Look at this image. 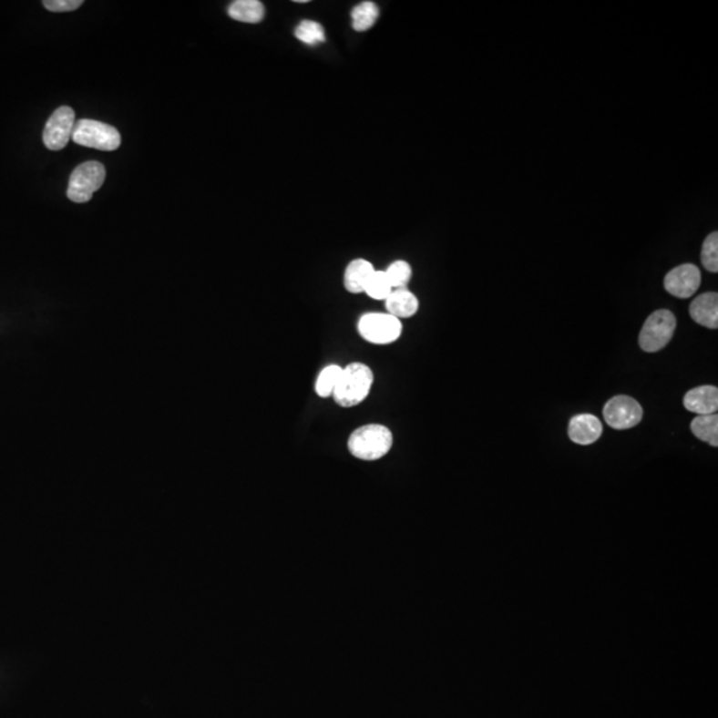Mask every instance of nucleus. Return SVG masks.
I'll use <instances>...</instances> for the list:
<instances>
[{
  "label": "nucleus",
  "mask_w": 718,
  "mask_h": 718,
  "mask_svg": "<svg viewBox=\"0 0 718 718\" xmlns=\"http://www.w3.org/2000/svg\"><path fill=\"white\" fill-rule=\"evenodd\" d=\"M72 140L79 146L112 152L120 147V133L115 127L97 120L77 121L72 132Z\"/></svg>",
  "instance_id": "4"
},
{
  "label": "nucleus",
  "mask_w": 718,
  "mask_h": 718,
  "mask_svg": "<svg viewBox=\"0 0 718 718\" xmlns=\"http://www.w3.org/2000/svg\"><path fill=\"white\" fill-rule=\"evenodd\" d=\"M75 112L71 107L63 106L57 108L46 123L43 131V141L49 150L63 149L72 138L75 128Z\"/></svg>",
  "instance_id": "8"
},
{
  "label": "nucleus",
  "mask_w": 718,
  "mask_h": 718,
  "mask_svg": "<svg viewBox=\"0 0 718 718\" xmlns=\"http://www.w3.org/2000/svg\"><path fill=\"white\" fill-rule=\"evenodd\" d=\"M684 407L697 415H711L718 410V390L714 386H700L689 390L684 396Z\"/></svg>",
  "instance_id": "11"
},
{
  "label": "nucleus",
  "mask_w": 718,
  "mask_h": 718,
  "mask_svg": "<svg viewBox=\"0 0 718 718\" xmlns=\"http://www.w3.org/2000/svg\"><path fill=\"white\" fill-rule=\"evenodd\" d=\"M379 16V8L375 3L362 2L352 11L353 28L358 33L370 30Z\"/></svg>",
  "instance_id": "17"
},
{
  "label": "nucleus",
  "mask_w": 718,
  "mask_h": 718,
  "mask_svg": "<svg viewBox=\"0 0 718 718\" xmlns=\"http://www.w3.org/2000/svg\"><path fill=\"white\" fill-rule=\"evenodd\" d=\"M702 262L703 268L711 273L718 272V233L709 234L703 241L702 249Z\"/></svg>",
  "instance_id": "22"
},
{
  "label": "nucleus",
  "mask_w": 718,
  "mask_h": 718,
  "mask_svg": "<svg viewBox=\"0 0 718 718\" xmlns=\"http://www.w3.org/2000/svg\"><path fill=\"white\" fill-rule=\"evenodd\" d=\"M358 333L367 343L389 344L401 337L402 323L387 313H367L359 318Z\"/></svg>",
  "instance_id": "6"
},
{
  "label": "nucleus",
  "mask_w": 718,
  "mask_h": 718,
  "mask_svg": "<svg viewBox=\"0 0 718 718\" xmlns=\"http://www.w3.org/2000/svg\"><path fill=\"white\" fill-rule=\"evenodd\" d=\"M393 447V433L384 425H364L357 428L347 441L353 456L361 460H378Z\"/></svg>",
  "instance_id": "2"
},
{
  "label": "nucleus",
  "mask_w": 718,
  "mask_h": 718,
  "mask_svg": "<svg viewBox=\"0 0 718 718\" xmlns=\"http://www.w3.org/2000/svg\"><path fill=\"white\" fill-rule=\"evenodd\" d=\"M692 433L694 436L708 442L709 445L717 447L718 446V416L717 414L711 415H697L691 424Z\"/></svg>",
  "instance_id": "16"
},
{
  "label": "nucleus",
  "mask_w": 718,
  "mask_h": 718,
  "mask_svg": "<svg viewBox=\"0 0 718 718\" xmlns=\"http://www.w3.org/2000/svg\"><path fill=\"white\" fill-rule=\"evenodd\" d=\"M374 272L375 269L372 262L364 259L353 260L344 271V289L353 294L364 293V288Z\"/></svg>",
  "instance_id": "13"
},
{
  "label": "nucleus",
  "mask_w": 718,
  "mask_h": 718,
  "mask_svg": "<svg viewBox=\"0 0 718 718\" xmlns=\"http://www.w3.org/2000/svg\"><path fill=\"white\" fill-rule=\"evenodd\" d=\"M106 180V168L97 161H87L75 168L69 178L68 190L67 196L71 201L83 202L89 201L97 190L103 187Z\"/></svg>",
  "instance_id": "5"
},
{
  "label": "nucleus",
  "mask_w": 718,
  "mask_h": 718,
  "mask_svg": "<svg viewBox=\"0 0 718 718\" xmlns=\"http://www.w3.org/2000/svg\"><path fill=\"white\" fill-rule=\"evenodd\" d=\"M603 415L605 422L616 430H628L635 427L642 419V408L636 399L627 395H618L605 404Z\"/></svg>",
  "instance_id": "7"
},
{
  "label": "nucleus",
  "mask_w": 718,
  "mask_h": 718,
  "mask_svg": "<svg viewBox=\"0 0 718 718\" xmlns=\"http://www.w3.org/2000/svg\"><path fill=\"white\" fill-rule=\"evenodd\" d=\"M676 326L677 321L673 313L665 309L652 313L640 332V347L647 353L660 352L671 343Z\"/></svg>",
  "instance_id": "3"
},
{
  "label": "nucleus",
  "mask_w": 718,
  "mask_h": 718,
  "mask_svg": "<svg viewBox=\"0 0 718 718\" xmlns=\"http://www.w3.org/2000/svg\"><path fill=\"white\" fill-rule=\"evenodd\" d=\"M45 7L52 13H69L83 5L82 0H46Z\"/></svg>",
  "instance_id": "23"
},
{
  "label": "nucleus",
  "mask_w": 718,
  "mask_h": 718,
  "mask_svg": "<svg viewBox=\"0 0 718 718\" xmlns=\"http://www.w3.org/2000/svg\"><path fill=\"white\" fill-rule=\"evenodd\" d=\"M294 35L300 42L308 46H317L326 42L325 30L320 23L314 22V20H303L295 27Z\"/></svg>",
  "instance_id": "18"
},
{
  "label": "nucleus",
  "mask_w": 718,
  "mask_h": 718,
  "mask_svg": "<svg viewBox=\"0 0 718 718\" xmlns=\"http://www.w3.org/2000/svg\"><path fill=\"white\" fill-rule=\"evenodd\" d=\"M387 314L395 318H410L419 309V301L407 289H395L386 298Z\"/></svg>",
  "instance_id": "14"
},
{
  "label": "nucleus",
  "mask_w": 718,
  "mask_h": 718,
  "mask_svg": "<svg viewBox=\"0 0 718 718\" xmlns=\"http://www.w3.org/2000/svg\"><path fill=\"white\" fill-rule=\"evenodd\" d=\"M702 285V272L693 263H682L672 269L665 276L664 286L668 293L677 298L692 297Z\"/></svg>",
  "instance_id": "9"
},
{
  "label": "nucleus",
  "mask_w": 718,
  "mask_h": 718,
  "mask_svg": "<svg viewBox=\"0 0 718 718\" xmlns=\"http://www.w3.org/2000/svg\"><path fill=\"white\" fill-rule=\"evenodd\" d=\"M341 372H343V367L338 366V364H330V366L325 367L320 373L317 382H315V393L321 398H327V396L332 395L333 392H334L335 385L340 379Z\"/></svg>",
  "instance_id": "19"
},
{
  "label": "nucleus",
  "mask_w": 718,
  "mask_h": 718,
  "mask_svg": "<svg viewBox=\"0 0 718 718\" xmlns=\"http://www.w3.org/2000/svg\"><path fill=\"white\" fill-rule=\"evenodd\" d=\"M392 292V285H390L389 280H387L386 274H385V271H375L374 274L370 278L369 282H367L364 293L369 295L373 300H386Z\"/></svg>",
  "instance_id": "20"
},
{
  "label": "nucleus",
  "mask_w": 718,
  "mask_h": 718,
  "mask_svg": "<svg viewBox=\"0 0 718 718\" xmlns=\"http://www.w3.org/2000/svg\"><path fill=\"white\" fill-rule=\"evenodd\" d=\"M387 280L393 289H406L408 281L413 276V269L406 262H393L389 268L385 271Z\"/></svg>",
  "instance_id": "21"
},
{
  "label": "nucleus",
  "mask_w": 718,
  "mask_h": 718,
  "mask_svg": "<svg viewBox=\"0 0 718 718\" xmlns=\"http://www.w3.org/2000/svg\"><path fill=\"white\" fill-rule=\"evenodd\" d=\"M601 434H603V424L592 414H579L569 422V439L578 445H592L599 441Z\"/></svg>",
  "instance_id": "10"
},
{
  "label": "nucleus",
  "mask_w": 718,
  "mask_h": 718,
  "mask_svg": "<svg viewBox=\"0 0 718 718\" xmlns=\"http://www.w3.org/2000/svg\"><path fill=\"white\" fill-rule=\"evenodd\" d=\"M228 14L237 22L257 25L265 16V7L259 0H236L229 5Z\"/></svg>",
  "instance_id": "15"
},
{
  "label": "nucleus",
  "mask_w": 718,
  "mask_h": 718,
  "mask_svg": "<svg viewBox=\"0 0 718 718\" xmlns=\"http://www.w3.org/2000/svg\"><path fill=\"white\" fill-rule=\"evenodd\" d=\"M692 320L708 329L718 327V294L708 292L694 298L689 308Z\"/></svg>",
  "instance_id": "12"
},
{
  "label": "nucleus",
  "mask_w": 718,
  "mask_h": 718,
  "mask_svg": "<svg viewBox=\"0 0 718 718\" xmlns=\"http://www.w3.org/2000/svg\"><path fill=\"white\" fill-rule=\"evenodd\" d=\"M374 374L364 364H347L341 372L332 395L341 407H353L364 402L372 390Z\"/></svg>",
  "instance_id": "1"
}]
</instances>
